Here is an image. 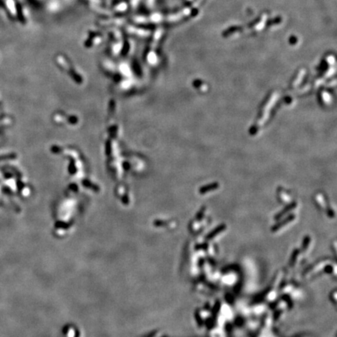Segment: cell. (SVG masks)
<instances>
[{
    "label": "cell",
    "instance_id": "1",
    "mask_svg": "<svg viewBox=\"0 0 337 337\" xmlns=\"http://www.w3.org/2000/svg\"><path fill=\"white\" fill-rule=\"evenodd\" d=\"M218 186H219V184H218L217 183H211V184H208L207 185V186L203 187L200 190V192L202 193V194H204V193L205 192H208V191H211V190H215V189H216L218 187Z\"/></svg>",
    "mask_w": 337,
    "mask_h": 337
},
{
    "label": "cell",
    "instance_id": "4",
    "mask_svg": "<svg viewBox=\"0 0 337 337\" xmlns=\"http://www.w3.org/2000/svg\"><path fill=\"white\" fill-rule=\"evenodd\" d=\"M280 196H281V197H283V198H284V200H283V201H286H286H288L290 200V197H289L288 195L286 194V193L283 192V191H282V192L280 193Z\"/></svg>",
    "mask_w": 337,
    "mask_h": 337
},
{
    "label": "cell",
    "instance_id": "3",
    "mask_svg": "<svg viewBox=\"0 0 337 337\" xmlns=\"http://www.w3.org/2000/svg\"><path fill=\"white\" fill-rule=\"evenodd\" d=\"M322 98L325 104H330L332 102V97L327 91H322Z\"/></svg>",
    "mask_w": 337,
    "mask_h": 337
},
{
    "label": "cell",
    "instance_id": "2",
    "mask_svg": "<svg viewBox=\"0 0 337 337\" xmlns=\"http://www.w3.org/2000/svg\"><path fill=\"white\" fill-rule=\"evenodd\" d=\"M304 71H302V72H300L299 73V74L297 75V77L294 79V80L293 81V84H292V86L293 87H297L298 85L300 84V82H301V80H302L303 78H304Z\"/></svg>",
    "mask_w": 337,
    "mask_h": 337
}]
</instances>
